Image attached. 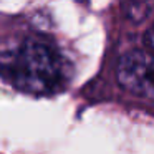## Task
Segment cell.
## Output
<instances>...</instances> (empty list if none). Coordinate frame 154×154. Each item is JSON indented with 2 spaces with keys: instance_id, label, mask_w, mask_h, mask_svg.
Wrapping results in <instances>:
<instances>
[{
  "instance_id": "6da1fadb",
  "label": "cell",
  "mask_w": 154,
  "mask_h": 154,
  "mask_svg": "<svg viewBox=\"0 0 154 154\" xmlns=\"http://www.w3.org/2000/svg\"><path fill=\"white\" fill-rule=\"evenodd\" d=\"M73 66L51 40L38 35L0 38V78L33 96L61 93Z\"/></svg>"
},
{
  "instance_id": "7a4b0ae2",
  "label": "cell",
  "mask_w": 154,
  "mask_h": 154,
  "mask_svg": "<svg viewBox=\"0 0 154 154\" xmlns=\"http://www.w3.org/2000/svg\"><path fill=\"white\" fill-rule=\"evenodd\" d=\"M116 78L128 93L154 100V53L131 50L121 55L116 65Z\"/></svg>"
},
{
  "instance_id": "3957f363",
  "label": "cell",
  "mask_w": 154,
  "mask_h": 154,
  "mask_svg": "<svg viewBox=\"0 0 154 154\" xmlns=\"http://www.w3.org/2000/svg\"><path fill=\"white\" fill-rule=\"evenodd\" d=\"M144 45L149 48L151 53H154V22L144 33Z\"/></svg>"
}]
</instances>
